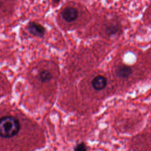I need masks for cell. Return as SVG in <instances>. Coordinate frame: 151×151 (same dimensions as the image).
<instances>
[{"label": "cell", "mask_w": 151, "mask_h": 151, "mask_svg": "<svg viewBox=\"0 0 151 151\" xmlns=\"http://www.w3.org/2000/svg\"><path fill=\"white\" fill-rule=\"evenodd\" d=\"M19 121L12 116H5L0 119V137L9 139L16 136L20 130Z\"/></svg>", "instance_id": "6da1fadb"}, {"label": "cell", "mask_w": 151, "mask_h": 151, "mask_svg": "<svg viewBox=\"0 0 151 151\" xmlns=\"http://www.w3.org/2000/svg\"><path fill=\"white\" fill-rule=\"evenodd\" d=\"M61 15L67 22H73L77 18L78 11L73 7H67L62 11Z\"/></svg>", "instance_id": "7a4b0ae2"}, {"label": "cell", "mask_w": 151, "mask_h": 151, "mask_svg": "<svg viewBox=\"0 0 151 151\" xmlns=\"http://www.w3.org/2000/svg\"><path fill=\"white\" fill-rule=\"evenodd\" d=\"M28 30L32 35L39 37H42L45 33L44 27L41 24L34 22L29 23Z\"/></svg>", "instance_id": "3957f363"}, {"label": "cell", "mask_w": 151, "mask_h": 151, "mask_svg": "<svg viewBox=\"0 0 151 151\" xmlns=\"http://www.w3.org/2000/svg\"><path fill=\"white\" fill-rule=\"evenodd\" d=\"M91 84L95 90H101L106 87L107 85V80L104 76L99 75L93 79Z\"/></svg>", "instance_id": "277c9868"}, {"label": "cell", "mask_w": 151, "mask_h": 151, "mask_svg": "<svg viewBox=\"0 0 151 151\" xmlns=\"http://www.w3.org/2000/svg\"><path fill=\"white\" fill-rule=\"evenodd\" d=\"M116 73L117 76L121 78H127L132 73V69L129 66L126 65H121L119 66L116 70Z\"/></svg>", "instance_id": "5b68a950"}, {"label": "cell", "mask_w": 151, "mask_h": 151, "mask_svg": "<svg viewBox=\"0 0 151 151\" xmlns=\"http://www.w3.org/2000/svg\"><path fill=\"white\" fill-rule=\"evenodd\" d=\"M38 78L41 82L45 83L52 78V74L48 70H43L39 73Z\"/></svg>", "instance_id": "8992f818"}, {"label": "cell", "mask_w": 151, "mask_h": 151, "mask_svg": "<svg viewBox=\"0 0 151 151\" xmlns=\"http://www.w3.org/2000/svg\"><path fill=\"white\" fill-rule=\"evenodd\" d=\"M118 27L116 25L114 24H110L106 28V32L110 35L114 34L117 32Z\"/></svg>", "instance_id": "52a82bcc"}, {"label": "cell", "mask_w": 151, "mask_h": 151, "mask_svg": "<svg viewBox=\"0 0 151 151\" xmlns=\"http://www.w3.org/2000/svg\"><path fill=\"white\" fill-rule=\"evenodd\" d=\"M87 149V147L86 145L83 143H81L77 145L76 147L74 148L75 150H78V151H83V150H86Z\"/></svg>", "instance_id": "ba28073f"}]
</instances>
